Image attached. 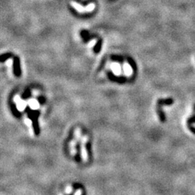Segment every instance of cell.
<instances>
[{"instance_id": "obj_3", "label": "cell", "mask_w": 195, "mask_h": 195, "mask_svg": "<svg viewBox=\"0 0 195 195\" xmlns=\"http://www.w3.org/2000/svg\"><path fill=\"white\" fill-rule=\"evenodd\" d=\"M193 123H195V114L193 116H191L189 119L188 121H187V126H188L189 129L192 133L195 134V128L192 126Z\"/></svg>"}, {"instance_id": "obj_9", "label": "cell", "mask_w": 195, "mask_h": 195, "mask_svg": "<svg viewBox=\"0 0 195 195\" xmlns=\"http://www.w3.org/2000/svg\"><path fill=\"white\" fill-rule=\"evenodd\" d=\"M94 8H95V4H93V3H91V4H89L88 6H87L86 10H87V12H90V11H93V10H94Z\"/></svg>"}, {"instance_id": "obj_7", "label": "cell", "mask_w": 195, "mask_h": 195, "mask_svg": "<svg viewBox=\"0 0 195 195\" xmlns=\"http://www.w3.org/2000/svg\"><path fill=\"white\" fill-rule=\"evenodd\" d=\"M72 5L73 7H74V8H75L76 10H77V11L81 12V13H84V12H87L86 7H83V6H81V5H80V4H77V3L72 1Z\"/></svg>"}, {"instance_id": "obj_8", "label": "cell", "mask_w": 195, "mask_h": 195, "mask_svg": "<svg viewBox=\"0 0 195 195\" xmlns=\"http://www.w3.org/2000/svg\"><path fill=\"white\" fill-rule=\"evenodd\" d=\"M13 54H3V55H1V61L2 62H4V61L7 60V59H9V58L10 57V56H12Z\"/></svg>"}, {"instance_id": "obj_12", "label": "cell", "mask_w": 195, "mask_h": 195, "mask_svg": "<svg viewBox=\"0 0 195 195\" xmlns=\"http://www.w3.org/2000/svg\"><path fill=\"white\" fill-rule=\"evenodd\" d=\"M94 45H95V41H92L90 42V44H89L90 46H94Z\"/></svg>"}, {"instance_id": "obj_6", "label": "cell", "mask_w": 195, "mask_h": 195, "mask_svg": "<svg viewBox=\"0 0 195 195\" xmlns=\"http://www.w3.org/2000/svg\"><path fill=\"white\" fill-rule=\"evenodd\" d=\"M123 69H124V73H125L126 75L129 76L132 74V67H131V66L129 65V64L124 63V65H123Z\"/></svg>"}, {"instance_id": "obj_2", "label": "cell", "mask_w": 195, "mask_h": 195, "mask_svg": "<svg viewBox=\"0 0 195 195\" xmlns=\"http://www.w3.org/2000/svg\"><path fill=\"white\" fill-rule=\"evenodd\" d=\"M13 69H14V74L17 77H20L21 75V69H20V62L18 57H15L13 62Z\"/></svg>"}, {"instance_id": "obj_10", "label": "cell", "mask_w": 195, "mask_h": 195, "mask_svg": "<svg viewBox=\"0 0 195 195\" xmlns=\"http://www.w3.org/2000/svg\"><path fill=\"white\" fill-rule=\"evenodd\" d=\"M100 47H101V41H100L98 43L96 47H95V52H99V51H100Z\"/></svg>"}, {"instance_id": "obj_4", "label": "cell", "mask_w": 195, "mask_h": 195, "mask_svg": "<svg viewBox=\"0 0 195 195\" xmlns=\"http://www.w3.org/2000/svg\"><path fill=\"white\" fill-rule=\"evenodd\" d=\"M173 103V100L171 98H166V99H160L158 100V106H163V105H171Z\"/></svg>"}, {"instance_id": "obj_5", "label": "cell", "mask_w": 195, "mask_h": 195, "mask_svg": "<svg viewBox=\"0 0 195 195\" xmlns=\"http://www.w3.org/2000/svg\"><path fill=\"white\" fill-rule=\"evenodd\" d=\"M111 68H112V71L114 72V74H119L121 72V67L119 64L117 63H114L111 65Z\"/></svg>"}, {"instance_id": "obj_1", "label": "cell", "mask_w": 195, "mask_h": 195, "mask_svg": "<svg viewBox=\"0 0 195 195\" xmlns=\"http://www.w3.org/2000/svg\"><path fill=\"white\" fill-rule=\"evenodd\" d=\"M39 114H40L39 112H32V111L28 112V116L33 121V129H34V133L36 134V135H39L40 133L39 123H38V117H39Z\"/></svg>"}, {"instance_id": "obj_11", "label": "cell", "mask_w": 195, "mask_h": 195, "mask_svg": "<svg viewBox=\"0 0 195 195\" xmlns=\"http://www.w3.org/2000/svg\"><path fill=\"white\" fill-rule=\"evenodd\" d=\"M7 66H11L12 65H13V61L10 60V59H8V60L7 61Z\"/></svg>"}]
</instances>
